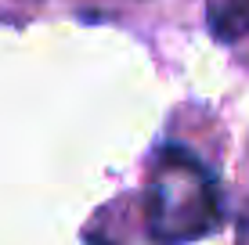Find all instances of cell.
I'll return each instance as SVG.
<instances>
[{"mask_svg": "<svg viewBox=\"0 0 249 245\" xmlns=\"http://www.w3.org/2000/svg\"><path fill=\"white\" fill-rule=\"evenodd\" d=\"M148 231L159 245H181L206 234L220 216L213 180L184 148H162L148 188Z\"/></svg>", "mask_w": 249, "mask_h": 245, "instance_id": "cell-1", "label": "cell"}, {"mask_svg": "<svg viewBox=\"0 0 249 245\" xmlns=\"http://www.w3.org/2000/svg\"><path fill=\"white\" fill-rule=\"evenodd\" d=\"M206 25L224 44L242 40L249 33V0H206Z\"/></svg>", "mask_w": 249, "mask_h": 245, "instance_id": "cell-2", "label": "cell"}, {"mask_svg": "<svg viewBox=\"0 0 249 245\" xmlns=\"http://www.w3.org/2000/svg\"><path fill=\"white\" fill-rule=\"evenodd\" d=\"M242 245H249V242H246V234H242Z\"/></svg>", "mask_w": 249, "mask_h": 245, "instance_id": "cell-3", "label": "cell"}]
</instances>
